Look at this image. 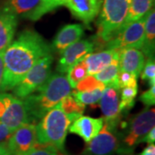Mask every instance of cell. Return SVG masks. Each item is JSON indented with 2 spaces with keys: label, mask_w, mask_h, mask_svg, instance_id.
I'll use <instances>...</instances> for the list:
<instances>
[{
  "label": "cell",
  "mask_w": 155,
  "mask_h": 155,
  "mask_svg": "<svg viewBox=\"0 0 155 155\" xmlns=\"http://www.w3.org/2000/svg\"><path fill=\"white\" fill-rule=\"evenodd\" d=\"M51 54V45L38 32L23 30L4 53L0 92L11 91L41 59Z\"/></svg>",
  "instance_id": "6da1fadb"
},
{
  "label": "cell",
  "mask_w": 155,
  "mask_h": 155,
  "mask_svg": "<svg viewBox=\"0 0 155 155\" xmlns=\"http://www.w3.org/2000/svg\"><path fill=\"white\" fill-rule=\"evenodd\" d=\"M72 87L64 73H54L42 85L23 100L25 108L32 122L41 120L67 96L71 94Z\"/></svg>",
  "instance_id": "7a4b0ae2"
},
{
  "label": "cell",
  "mask_w": 155,
  "mask_h": 155,
  "mask_svg": "<svg viewBox=\"0 0 155 155\" xmlns=\"http://www.w3.org/2000/svg\"><path fill=\"white\" fill-rule=\"evenodd\" d=\"M71 122L61 110L60 103L51 109L35 125L36 141L50 145L65 153V141Z\"/></svg>",
  "instance_id": "3957f363"
},
{
  "label": "cell",
  "mask_w": 155,
  "mask_h": 155,
  "mask_svg": "<svg viewBox=\"0 0 155 155\" xmlns=\"http://www.w3.org/2000/svg\"><path fill=\"white\" fill-rule=\"evenodd\" d=\"M131 0H104L97 21L96 41L101 46L116 36L121 31Z\"/></svg>",
  "instance_id": "277c9868"
},
{
  "label": "cell",
  "mask_w": 155,
  "mask_h": 155,
  "mask_svg": "<svg viewBox=\"0 0 155 155\" xmlns=\"http://www.w3.org/2000/svg\"><path fill=\"white\" fill-rule=\"evenodd\" d=\"M154 108L146 107L138 115L133 117L124 127V132L119 133L120 146L117 153L121 155H130L137 145L141 143L142 139L150 130L154 127Z\"/></svg>",
  "instance_id": "5b68a950"
},
{
  "label": "cell",
  "mask_w": 155,
  "mask_h": 155,
  "mask_svg": "<svg viewBox=\"0 0 155 155\" xmlns=\"http://www.w3.org/2000/svg\"><path fill=\"white\" fill-rule=\"evenodd\" d=\"M53 61V54L41 59L23 76L20 82L11 90L13 91V96L20 99H24L28 95L33 93L41 85H42L51 75Z\"/></svg>",
  "instance_id": "8992f818"
},
{
  "label": "cell",
  "mask_w": 155,
  "mask_h": 155,
  "mask_svg": "<svg viewBox=\"0 0 155 155\" xmlns=\"http://www.w3.org/2000/svg\"><path fill=\"white\" fill-rule=\"evenodd\" d=\"M145 22L146 17L127 25L104 47L105 49L121 50L127 48L141 49L144 42Z\"/></svg>",
  "instance_id": "52a82bcc"
},
{
  "label": "cell",
  "mask_w": 155,
  "mask_h": 155,
  "mask_svg": "<svg viewBox=\"0 0 155 155\" xmlns=\"http://www.w3.org/2000/svg\"><path fill=\"white\" fill-rule=\"evenodd\" d=\"M120 146L119 132L108 127L105 123L100 132L90 142L84 151V155H114Z\"/></svg>",
  "instance_id": "ba28073f"
},
{
  "label": "cell",
  "mask_w": 155,
  "mask_h": 155,
  "mask_svg": "<svg viewBox=\"0 0 155 155\" xmlns=\"http://www.w3.org/2000/svg\"><path fill=\"white\" fill-rule=\"evenodd\" d=\"M37 144L35 124L28 123L11 134L6 147L11 155H26Z\"/></svg>",
  "instance_id": "9c48e42d"
},
{
  "label": "cell",
  "mask_w": 155,
  "mask_h": 155,
  "mask_svg": "<svg viewBox=\"0 0 155 155\" xmlns=\"http://www.w3.org/2000/svg\"><path fill=\"white\" fill-rule=\"evenodd\" d=\"M95 49V43L90 40H79L70 45L61 54V59L57 64L56 71L59 73H66L72 67L92 53Z\"/></svg>",
  "instance_id": "30bf717a"
},
{
  "label": "cell",
  "mask_w": 155,
  "mask_h": 155,
  "mask_svg": "<svg viewBox=\"0 0 155 155\" xmlns=\"http://www.w3.org/2000/svg\"><path fill=\"white\" fill-rule=\"evenodd\" d=\"M104 122L108 127L117 129L122 115L119 110V89L106 86L99 100Z\"/></svg>",
  "instance_id": "8fae6325"
},
{
  "label": "cell",
  "mask_w": 155,
  "mask_h": 155,
  "mask_svg": "<svg viewBox=\"0 0 155 155\" xmlns=\"http://www.w3.org/2000/svg\"><path fill=\"white\" fill-rule=\"evenodd\" d=\"M0 121L14 132L18 127L28 123H33L27 112L23 100L12 96Z\"/></svg>",
  "instance_id": "7c38bea8"
},
{
  "label": "cell",
  "mask_w": 155,
  "mask_h": 155,
  "mask_svg": "<svg viewBox=\"0 0 155 155\" xmlns=\"http://www.w3.org/2000/svg\"><path fill=\"white\" fill-rule=\"evenodd\" d=\"M104 0H67L65 6L72 15L88 26L99 14Z\"/></svg>",
  "instance_id": "4fadbf2b"
},
{
  "label": "cell",
  "mask_w": 155,
  "mask_h": 155,
  "mask_svg": "<svg viewBox=\"0 0 155 155\" xmlns=\"http://www.w3.org/2000/svg\"><path fill=\"white\" fill-rule=\"evenodd\" d=\"M104 123V122L103 117L94 118L91 116H81L72 122L68 131L78 135L83 139L85 143H88L99 133Z\"/></svg>",
  "instance_id": "5bb4252c"
},
{
  "label": "cell",
  "mask_w": 155,
  "mask_h": 155,
  "mask_svg": "<svg viewBox=\"0 0 155 155\" xmlns=\"http://www.w3.org/2000/svg\"><path fill=\"white\" fill-rule=\"evenodd\" d=\"M145 58L140 49L127 48L119 50V72H129L138 78L145 65Z\"/></svg>",
  "instance_id": "9a60e30c"
},
{
  "label": "cell",
  "mask_w": 155,
  "mask_h": 155,
  "mask_svg": "<svg viewBox=\"0 0 155 155\" xmlns=\"http://www.w3.org/2000/svg\"><path fill=\"white\" fill-rule=\"evenodd\" d=\"M83 35V25L77 23L65 25L60 29L52 42V52L61 54L67 47L79 41Z\"/></svg>",
  "instance_id": "2e32d148"
},
{
  "label": "cell",
  "mask_w": 155,
  "mask_h": 155,
  "mask_svg": "<svg viewBox=\"0 0 155 155\" xmlns=\"http://www.w3.org/2000/svg\"><path fill=\"white\" fill-rule=\"evenodd\" d=\"M17 24L18 18L16 15L0 9V53H5L12 42Z\"/></svg>",
  "instance_id": "e0dca14e"
},
{
  "label": "cell",
  "mask_w": 155,
  "mask_h": 155,
  "mask_svg": "<svg viewBox=\"0 0 155 155\" xmlns=\"http://www.w3.org/2000/svg\"><path fill=\"white\" fill-rule=\"evenodd\" d=\"M119 50L104 49L98 53H91L84 57V61L86 65L88 75H95L109 66L116 55Z\"/></svg>",
  "instance_id": "ac0fdd59"
},
{
  "label": "cell",
  "mask_w": 155,
  "mask_h": 155,
  "mask_svg": "<svg viewBox=\"0 0 155 155\" xmlns=\"http://www.w3.org/2000/svg\"><path fill=\"white\" fill-rule=\"evenodd\" d=\"M154 5V0H131L121 31L127 25L145 17ZM120 31V32H121ZM119 32V33H120Z\"/></svg>",
  "instance_id": "d6986e66"
},
{
  "label": "cell",
  "mask_w": 155,
  "mask_h": 155,
  "mask_svg": "<svg viewBox=\"0 0 155 155\" xmlns=\"http://www.w3.org/2000/svg\"><path fill=\"white\" fill-rule=\"evenodd\" d=\"M155 48V11L153 8L146 16L144 42L141 52L147 58H154Z\"/></svg>",
  "instance_id": "ffe728a7"
},
{
  "label": "cell",
  "mask_w": 155,
  "mask_h": 155,
  "mask_svg": "<svg viewBox=\"0 0 155 155\" xmlns=\"http://www.w3.org/2000/svg\"><path fill=\"white\" fill-rule=\"evenodd\" d=\"M41 0H7L3 6V9L12 14L25 17L35 10Z\"/></svg>",
  "instance_id": "44dd1931"
},
{
  "label": "cell",
  "mask_w": 155,
  "mask_h": 155,
  "mask_svg": "<svg viewBox=\"0 0 155 155\" xmlns=\"http://www.w3.org/2000/svg\"><path fill=\"white\" fill-rule=\"evenodd\" d=\"M119 72V54L116 55L111 63L103 69L101 72L93 75L98 81L105 84L116 88V78ZM117 89V88H116Z\"/></svg>",
  "instance_id": "7402d4cb"
},
{
  "label": "cell",
  "mask_w": 155,
  "mask_h": 155,
  "mask_svg": "<svg viewBox=\"0 0 155 155\" xmlns=\"http://www.w3.org/2000/svg\"><path fill=\"white\" fill-rule=\"evenodd\" d=\"M62 110L67 115L70 122H74L76 119L83 116L85 105L78 103L72 95H68L60 102Z\"/></svg>",
  "instance_id": "603a6c76"
},
{
  "label": "cell",
  "mask_w": 155,
  "mask_h": 155,
  "mask_svg": "<svg viewBox=\"0 0 155 155\" xmlns=\"http://www.w3.org/2000/svg\"><path fill=\"white\" fill-rule=\"evenodd\" d=\"M67 0H41L37 7L26 16L31 21H37L44 15L54 11L55 9L65 5Z\"/></svg>",
  "instance_id": "cb8c5ba5"
},
{
  "label": "cell",
  "mask_w": 155,
  "mask_h": 155,
  "mask_svg": "<svg viewBox=\"0 0 155 155\" xmlns=\"http://www.w3.org/2000/svg\"><path fill=\"white\" fill-rule=\"evenodd\" d=\"M138 93V85L134 86H126L122 88L121 92V101H119V110L122 115L123 113L130 110L134 105L135 97Z\"/></svg>",
  "instance_id": "d4e9b609"
},
{
  "label": "cell",
  "mask_w": 155,
  "mask_h": 155,
  "mask_svg": "<svg viewBox=\"0 0 155 155\" xmlns=\"http://www.w3.org/2000/svg\"><path fill=\"white\" fill-rule=\"evenodd\" d=\"M104 90L97 89L92 91H83V92L73 91L71 92V94L78 103L82 104L84 105H92L99 102Z\"/></svg>",
  "instance_id": "484cf974"
},
{
  "label": "cell",
  "mask_w": 155,
  "mask_h": 155,
  "mask_svg": "<svg viewBox=\"0 0 155 155\" xmlns=\"http://www.w3.org/2000/svg\"><path fill=\"white\" fill-rule=\"evenodd\" d=\"M67 72H68L67 76V81L72 89L75 88L76 84L88 75L86 65L84 60L79 63H78L74 67H72Z\"/></svg>",
  "instance_id": "4316f807"
},
{
  "label": "cell",
  "mask_w": 155,
  "mask_h": 155,
  "mask_svg": "<svg viewBox=\"0 0 155 155\" xmlns=\"http://www.w3.org/2000/svg\"><path fill=\"white\" fill-rule=\"evenodd\" d=\"M106 85L104 83L98 81L93 75H87L85 78H84L82 80H80L78 83L76 84L74 91H92L97 89L105 88Z\"/></svg>",
  "instance_id": "83f0119b"
},
{
  "label": "cell",
  "mask_w": 155,
  "mask_h": 155,
  "mask_svg": "<svg viewBox=\"0 0 155 155\" xmlns=\"http://www.w3.org/2000/svg\"><path fill=\"white\" fill-rule=\"evenodd\" d=\"M140 76L143 81H147L149 85L155 84V61L154 58H147L145 61L143 69Z\"/></svg>",
  "instance_id": "f1b7e54d"
},
{
  "label": "cell",
  "mask_w": 155,
  "mask_h": 155,
  "mask_svg": "<svg viewBox=\"0 0 155 155\" xmlns=\"http://www.w3.org/2000/svg\"><path fill=\"white\" fill-rule=\"evenodd\" d=\"M138 85L137 78L134 75L126 72H119L116 78V88L122 89L126 86Z\"/></svg>",
  "instance_id": "f546056e"
},
{
  "label": "cell",
  "mask_w": 155,
  "mask_h": 155,
  "mask_svg": "<svg viewBox=\"0 0 155 155\" xmlns=\"http://www.w3.org/2000/svg\"><path fill=\"white\" fill-rule=\"evenodd\" d=\"M26 155H64V153L53 146L40 145L37 143L35 148Z\"/></svg>",
  "instance_id": "4dcf8cb0"
},
{
  "label": "cell",
  "mask_w": 155,
  "mask_h": 155,
  "mask_svg": "<svg viewBox=\"0 0 155 155\" xmlns=\"http://www.w3.org/2000/svg\"><path fill=\"white\" fill-rule=\"evenodd\" d=\"M140 100L144 104L146 107L149 108L155 104V84L150 86V88L144 91L140 97Z\"/></svg>",
  "instance_id": "1f68e13d"
},
{
  "label": "cell",
  "mask_w": 155,
  "mask_h": 155,
  "mask_svg": "<svg viewBox=\"0 0 155 155\" xmlns=\"http://www.w3.org/2000/svg\"><path fill=\"white\" fill-rule=\"evenodd\" d=\"M12 133L11 129L0 121V144L6 145Z\"/></svg>",
  "instance_id": "d6a6232c"
},
{
  "label": "cell",
  "mask_w": 155,
  "mask_h": 155,
  "mask_svg": "<svg viewBox=\"0 0 155 155\" xmlns=\"http://www.w3.org/2000/svg\"><path fill=\"white\" fill-rule=\"evenodd\" d=\"M12 96H13L12 94H9V93H5V92H0V119L4 115Z\"/></svg>",
  "instance_id": "836d02e7"
},
{
  "label": "cell",
  "mask_w": 155,
  "mask_h": 155,
  "mask_svg": "<svg viewBox=\"0 0 155 155\" xmlns=\"http://www.w3.org/2000/svg\"><path fill=\"white\" fill-rule=\"evenodd\" d=\"M141 142H146L148 144H154L155 142V128L153 127L148 133L142 139Z\"/></svg>",
  "instance_id": "e575fe53"
},
{
  "label": "cell",
  "mask_w": 155,
  "mask_h": 155,
  "mask_svg": "<svg viewBox=\"0 0 155 155\" xmlns=\"http://www.w3.org/2000/svg\"><path fill=\"white\" fill-rule=\"evenodd\" d=\"M140 155H155V146L154 144H148Z\"/></svg>",
  "instance_id": "d590c367"
},
{
  "label": "cell",
  "mask_w": 155,
  "mask_h": 155,
  "mask_svg": "<svg viewBox=\"0 0 155 155\" xmlns=\"http://www.w3.org/2000/svg\"><path fill=\"white\" fill-rule=\"evenodd\" d=\"M4 72V53H0V83Z\"/></svg>",
  "instance_id": "8d00e7d4"
},
{
  "label": "cell",
  "mask_w": 155,
  "mask_h": 155,
  "mask_svg": "<svg viewBox=\"0 0 155 155\" xmlns=\"http://www.w3.org/2000/svg\"><path fill=\"white\" fill-rule=\"evenodd\" d=\"M0 155H11L5 144H0Z\"/></svg>",
  "instance_id": "74e56055"
}]
</instances>
